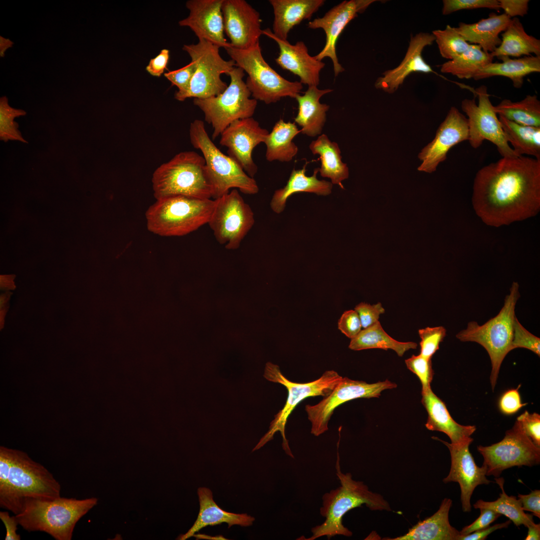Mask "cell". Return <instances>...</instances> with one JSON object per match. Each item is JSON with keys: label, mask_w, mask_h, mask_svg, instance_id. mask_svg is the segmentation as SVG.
<instances>
[{"label": "cell", "mask_w": 540, "mask_h": 540, "mask_svg": "<svg viewBox=\"0 0 540 540\" xmlns=\"http://www.w3.org/2000/svg\"><path fill=\"white\" fill-rule=\"evenodd\" d=\"M376 0H344L330 10L321 18H318L308 24L312 29L322 28L326 34V43L322 50L314 57L318 60L329 58L332 62L335 76L344 70L339 63L336 52V45L339 36L348 24L364 12Z\"/></svg>", "instance_id": "17"}, {"label": "cell", "mask_w": 540, "mask_h": 540, "mask_svg": "<svg viewBox=\"0 0 540 540\" xmlns=\"http://www.w3.org/2000/svg\"><path fill=\"white\" fill-rule=\"evenodd\" d=\"M13 44V42L10 39L0 36V56L1 57L4 56L6 50L12 47Z\"/></svg>", "instance_id": "59"}, {"label": "cell", "mask_w": 540, "mask_h": 540, "mask_svg": "<svg viewBox=\"0 0 540 540\" xmlns=\"http://www.w3.org/2000/svg\"><path fill=\"white\" fill-rule=\"evenodd\" d=\"M528 532L526 540H540V524L534 523L527 526Z\"/></svg>", "instance_id": "58"}, {"label": "cell", "mask_w": 540, "mask_h": 540, "mask_svg": "<svg viewBox=\"0 0 540 540\" xmlns=\"http://www.w3.org/2000/svg\"><path fill=\"white\" fill-rule=\"evenodd\" d=\"M474 92L478 98V104L475 98H465L461 102V108L468 116V140L470 146L478 148L486 140L496 145L502 158L518 156L506 140L487 87L480 86Z\"/></svg>", "instance_id": "15"}, {"label": "cell", "mask_w": 540, "mask_h": 540, "mask_svg": "<svg viewBox=\"0 0 540 540\" xmlns=\"http://www.w3.org/2000/svg\"><path fill=\"white\" fill-rule=\"evenodd\" d=\"M332 91L330 88L320 90L316 86H309L303 95L296 96L298 112L294 120L301 127L300 132L310 136L321 134L330 106L320 103V100Z\"/></svg>", "instance_id": "30"}, {"label": "cell", "mask_w": 540, "mask_h": 540, "mask_svg": "<svg viewBox=\"0 0 540 540\" xmlns=\"http://www.w3.org/2000/svg\"><path fill=\"white\" fill-rule=\"evenodd\" d=\"M198 494L200 502L198 518L188 532L180 535L178 540H186L206 526H214L224 522L228 524V528L236 524L242 526H248L252 524L254 520V517L246 514L229 512L220 508L214 500L212 492L209 488H199Z\"/></svg>", "instance_id": "26"}, {"label": "cell", "mask_w": 540, "mask_h": 540, "mask_svg": "<svg viewBox=\"0 0 540 540\" xmlns=\"http://www.w3.org/2000/svg\"><path fill=\"white\" fill-rule=\"evenodd\" d=\"M472 204L486 225L498 228L536 216L540 210V160L502 158L474 179Z\"/></svg>", "instance_id": "1"}, {"label": "cell", "mask_w": 540, "mask_h": 540, "mask_svg": "<svg viewBox=\"0 0 540 540\" xmlns=\"http://www.w3.org/2000/svg\"><path fill=\"white\" fill-rule=\"evenodd\" d=\"M194 71L195 64L191 61L180 68L164 73V76L172 85L178 88V90L176 92L181 94L188 89Z\"/></svg>", "instance_id": "47"}, {"label": "cell", "mask_w": 540, "mask_h": 540, "mask_svg": "<svg viewBox=\"0 0 540 540\" xmlns=\"http://www.w3.org/2000/svg\"><path fill=\"white\" fill-rule=\"evenodd\" d=\"M98 500L96 498H28L22 512L15 516L18 524L27 531L44 532L56 540H71L77 522Z\"/></svg>", "instance_id": "4"}, {"label": "cell", "mask_w": 540, "mask_h": 540, "mask_svg": "<svg viewBox=\"0 0 540 540\" xmlns=\"http://www.w3.org/2000/svg\"><path fill=\"white\" fill-rule=\"evenodd\" d=\"M318 172L319 168H316L313 174L308 176L306 174V165L302 169H294L286 184L275 191L270 204L272 210L276 214L281 213L285 208L287 200L295 193L306 192L319 196L330 194L332 184L325 180H319L317 178Z\"/></svg>", "instance_id": "31"}, {"label": "cell", "mask_w": 540, "mask_h": 540, "mask_svg": "<svg viewBox=\"0 0 540 540\" xmlns=\"http://www.w3.org/2000/svg\"><path fill=\"white\" fill-rule=\"evenodd\" d=\"M519 284L513 282L510 292L505 298L504 306L494 317L482 325L476 322L468 323L456 337L462 342H473L487 351L492 363L490 382L494 390L502 362L512 350L515 306L520 294Z\"/></svg>", "instance_id": "7"}, {"label": "cell", "mask_w": 540, "mask_h": 540, "mask_svg": "<svg viewBox=\"0 0 540 540\" xmlns=\"http://www.w3.org/2000/svg\"><path fill=\"white\" fill-rule=\"evenodd\" d=\"M478 452L484 458L486 476L498 478L506 469L540 464V448L536 446L516 420L500 442L489 446H479Z\"/></svg>", "instance_id": "13"}, {"label": "cell", "mask_w": 540, "mask_h": 540, "mask_svg": "<svg viewBox=\"0 0 540 540\" xmlns=\"http://www.w3.org/2000/svg\"><path fill=\"white\" fill-rule=\"evenodd\" d=\"M336 468L340 486L322 497V505L320 511L326 520L312 528V536L302 540H314L324 536L329 540L336 535L351 536L352 532L342 524L343 516L350 510L364 504L372 510H391L389 504L382 496L370 490L363 482L354 480L350 473L342 472L338 452Z\"/></svg>", "instance_id": "2"}, {"label": "cell", "mask_w": 540, "mask_h": 540, "mask_svg": "<svg viewBox=\"0 0 540 540\" xmlns=\"http://www.w3.org/2000/svg\"><path fill=\"white\" fill-rule=\"evenodd\" d=\"M511 20L504 13L492 12L488 18L473 24L460 22L456 28L469 44L478 45L484 51L492 53L500 45L499 34L505 30Z\"/></svg>", "instance_id": "28"}, {"label": "cell", "mask_w": 540, "mask_h": 540, "mask_svg": "<svg viewBox=\"0 0 540 540\" xmlns=\"http://www.w3.org/2000/svg\"><path fill=\"white\" fill-rule=\"evenodd\" d=\"M152 181L156 200L174 196L212 198L205 160L194 151L180 152L160 165Z\"/></svg>", "instance_id": "6"}, {"label": "cell", "mask_w": 540, "mask_h": 540, "mask_svg": "<svg viewBox=\"0 0 540 540\" xmlns=\"http://www.w3.org/2000/svg\"><path fill=\"white\" fill-rule=\"evenodd\" d=\"M524 510L532 512L533 515L540 518V490H534L528 494H518Z\"/></svg>", "instance_id": "55"}, {"label": "cell", "mask_w": 540, "mask_h": 540, "mask_svg": "<svg viewBox=\"0 0 540 540\" xmlns=\"http://www.w3.org/2000/svg\"><path fill=\"white\" fill-rule=\"evenodd\" d=\"M309 148L314 154L320 156L321 166L319 172L321 176L330 178L332 184H338L344 189L342 182L348 178L349 170L347 164L342 161L338 144L322 134L311 142Z\"/></svg>", "instance_id": "34"}, {"label": "cell", "mask_w": 540, "mask_h": 540, "mask_svg": "<svg viewBox=\"0 0 540 540\" xmlns=\"http://www.w3.org/2000/svg\"><path fill=\"white\" fill-rule=\"evenodd\" d=\"M497 114L517 124L540 127V101L536 95H527L522 100H503L494 106Z\"/></svg>", "instance_id": "39"}, {"label": "cell", "mask_w": 540, "mask_h": 540, "mask_svg": "<svg viewBox=\"0 0 540 540\" xmlns=\"http://www.w3.org/2000/svg\"><path fill=\"white\" fill-rule=\"evenodd\" d=\"M516 420L534 444L540 448V415L526 410L517 418Z\"/></svg>", "instance_id": "48"}, {"label": "cell", "mask_w": 540, "mask_h": 540, "mask_svg": "<svg viewBox=\"0 0 540 540\" xmlns=\"http://www.w3.org/2000/svg\"><path fill=\"white\" fill-rule=\"evenodd\" d=\"M510 523L511 520H510L502 523L496 524L490 526H488L467 535H461L460 540H484L493 532L497 530L507 528Z\"/></svg>", "instance_id": "57"}, {"label": "cell", "mask_w": 540, "mask_h": 540, "mask_svg": "<svg viewBox=\"0 0 540 540\" xmlns=\"http://www.w3.org/2000/svg\"><path fill=\"white\" fill-rule=\"evenodd\" d=\"M422 403L428 414L425 424L428 430L446 434L452 444H458L466 440L476 431L474 426H464L457 423L452 418L446 404L433 392L431 388L422 391Z\"/></svg>", "instance_id": "25"}, {"label": "cell", "mask_w": 540, "mask_h": 540, "mask_svg": "<svg viewBox=\"0 0 540 540\" xmlns=\"http://www.w3.org/2000/svg\"><path fill=\"white\" fill-rule=\"evenodd\" d=\"M338 328L347 337L352 339L362 330L358 313L354 310L345 311L338 321Z\"/></svg>", "instance_id": "50"}, {"label": "cell", "mask_w": 540, "mask_h": 540, "mask_svg": "<svg viewBox=\"0 0 540 540\" xmlns=\"http://www.w3.org/2000/svg\"><path fill=\"white\" fill-rule=\"evenodd\" d=\"M300 132V130L295 123L286 122L282 119L278 121L264 142L266 160L269 162L292 160L298 152V148L292 140Z\"/></svg>", "instance_id": "35"}, {"label": "cell", "mask_w": 540, "mask_h": 540, "mask_svg": "<svg viewBox=\"0 0 540 540\" xmlns=\"http://www.w3.org/2000/svg\"><path fill=\"white\" fill-rule=\"evenodd\" d=\"M26 112L20 109L11 107L6 96L0 98V138L5 142L8 140H18L24 143L27 141L18 130V124L14 121L16 117L25 116Z\"/></svg>", "instance_id": "42"}, {"label": "cell", "mask_w": 540, "mask_h": 540, "mask_svg": "<svg viewBox=\"0 0 540 540\" xmlns=\"http://www.w3.org/2000/svg\"><path fill=\"white\" fill-rule=\"evenodd\" d=\"M226 75L230 77V83L223 92L208 98L194 99V104L204 112L205 120L214 129L212 140L234 122L252 117L257 106V100L250 98L251 93L243 80L244 70L236 66Z\"/></svg>", "instance_id": "11"}, {"label": "cell", "mask_w": 540, "mask_h": 540, "mask_svg": "<svg viewBox=\"0 0 540 540\" xmlns=\"http://www.w3.org/2000/svg\"><path fill=\"white\" fill-rule=\"evenodd\" d=\"M520 385L515 389H511L505 392L501 396L498 402V406L502 412L505 414H512L518 412L520 408L527 404H522L518 389Z\"/></svg>", "instance_id": "51"}, {"label": "cell", "mask_w": 540, "mask_h": 540, "mask_svg": "<svg viewBox=\"0 0 540 540\" xmlns=\"http://www.w3.org/2000/svg\"><path fill=\"white\" fill-rule=\"evenodd\" d=\"M467 118L456 107L452 106L438 127L434 139L418 155L422 162L418 170L428 173L436 171L438 164L446 158L454 146L468 140Z\"/></svg>", "instance_id": "21"}, {"label": "cell", "mask_w": 540, "mask_h": 540, "mask_svg": "<svg viewBox=\"0 0 540 540\" xmlns=\"http://www.w3.org/2000/svg\"><path fill=\"white\" fill-rule=\"evenodd\" d=\"M442 14L448 15L464 10L486 8L500 10L498 0H444Z\"/></svg>", "instance_id": "46"}, {"label": "cell", "mask_w": 540, "mask_h": 540, "mask_svg": "<svg viewBox=\"0 0 540 540\" xmlns=\"http://www.w3.org/2000/svg\"><path fill=\"white\" fill-rule=\"evenodd\" d=\"M224 0H190L186 2L188 16L180 20V26L189 27L198 40H204L225 49L231 46L224 36L222 12Z\"/></svg>", "instance_id": "22"}, {"label": "cell", "mask_w": 540, "mask_h": 540, "mask_svg": "<svg viewBox=\"0 0 540 540\" xmlns=\"http://www.w3.org/2000/svg\"><path fill=\"white\" fill-rule=\"evenodd\" d=\"M262 34L277 43L280 52L275 60L280 66L298 76L302 84L308 86L318 85L320 72L325 64L310 54L304 42L298 41L292 44L287 40L276 36L269 28L262 30Z\"/></svg>", "instance_id": "23"}, {"label": "cell", "mask_w": 540, "mask_h": 540, "mask_svg": "<svg viewBox=\"0 0 540 540\" xmlns=\"http://www.w3.org/2000/svg\"><path fill=\"white\" fill-rule=\"evenodd\" d=\"M498 58L502 62L489 63L480 68L472 78L480 80L502 76L510 79L513 86L519 88L522 86L526 76L540 72V56H530L514 58L502 56Z\"/></svg>", "instance_id": "32"}, {"label": "cell", "mask_w": 540, "mask_h": 540, "mask_svg": "<svg viewBox=\"0 0 540 540\" xmlns=\"http://www.w3.org/2000/svg\"><path fill=\"white\" fill-rule=\"evenodd\" d=\"M8 478L0 481V506L16 515L28 498L54 500L60 497V485L44 466L21 450L8 448Z\"/></svg>", "instance_id": "3"}, {"label": "cell", "mask_w": 540, "mask_h": 540, "mask_svg": "<svg viewBox=\"0 0 540 540\" xmlns=\"http://www.w3.org/2000/svg\"><path fill=\"white\" fill-rule=\"evenodd\" d=\"M444 443L448 448L451 456V466L448 476L443 480L444 483L456 482L460 486V500L462 510H471L470 498L476 488L480 484H488L492 482L486 477L484 466H478L470 452L469 446L473 439L470 437L458 443L452 444L433 437Z\"/></svg>", "instance_id": "19"}, {"label": "cell", "mask_w": 540, "mask_h": 540, "mask_svg": "<svg viewBox=\"0 0 540 540\" xmlns=\"http://www.w3.org/2000/svg\"><path fill=\"white\" fill-rule=\"evenodd\" d=\"M264 376L270 382L280 384L288 390V397L284 408L275 415L270 424L269 430L253 448L252 452L262 447L272 440L274 434L280 432L282 438V447L287 455L294 456L285 434L288 419L295 408L302 401L309 397L328 396L342 378L334 370H326L318 379L306 383H298L286 378L281 372L278 366L270 362L266 363Z\"/></svg>", "instance_id": "9"}, {"label": "cell", "mask_w": 540, "mask_h": 540, "mask_svg": "<svg viewBox=\"0 0 540 540\" xmlns=\"http://www.w3.org/2000/svg\"><path fill=\"white\" fill-rule=\"evenodd\" d=\"M190 138L193 146L202 154L214 200L228 193L232 188H238L246 194L258 192V186L254 179L214 144L202 120H196L190 124Z\"/></svg>", "instance_id": "8"}, {"label": "cell", "mask_w": 540, "mask_h": 540, "mask_svg": "<svg viewBox=\"0 0 540 540\" xmlns=\"http://www.w3.org/2000/svg\"><path fill=\"white\" fill-rule=\"evenodd\" d=\"M0 518L6 528L5 540H20V536L16 532L18 523L16 516H10L8 512L0 511Z\"/></svg>", "instance_id": "56"}, {"label": "cell", "mask_w": 540, "mask_h": 540, "mask_svg": "<svg viewBox=\"0 0 540 540\" xmlns=\"http://www.w3.org/2000/svg\"><path fill=\"white\" fill-rule=\"evenodd\" d=\"M434 40L432 33L420 32L412 36L403 60L398 66L385 71L382 76L378 78L375 82V87L392 94L411 73L434 72L430 66L424 60L422 52L425 47L432 45Z\"/></svg>", "instance_id": "24"}, {"label": "cell", "mask_w": 540, "mask_h": 540, "mask_svg": "<svg viewBox=\"0 0 540 540\" xmlns=\"http://www.w3.org/2000/svg\"><path fill=\"white\" fill-rule=\"evenodd\" d=\"M226 50L236 66L248 74L246 84L253 98L266 104L282 98H294L302 89L300 82L289 81L276 72L262 56L260 44L246 50L230 46Z\"/></svg>", "instance_id": "10"}, {"label": "cell", "mask_w": 540, "mask_h": 540, "mask_svg": "<svg viewBox=\"0 0 540 540\" xmlns=\"http://www.w3.org/2000/svg\"><path fill=\"white\" fill-rule=\"evenodd\" d=\"M268 134L253 118H245L230 124L221 134L220 144L227 148L228 156L254 178L258 167L252 158V151L264 142Z\"/></svg>", "instance_id": "18"}, {"label": "cell", "mask_w": 540, "mask_h": 540, "mask_svg": "<svg viewBox=\"0 0 540 540\" xmlns=\"http://www.w3.org/2000/svg\"><path fill=\"white\" fill-rule=\"evenodd\" d=\"M494 480L502 490L500 497L493 502H486L480 500L474 504V508L476 509H490L504 514L516 526L523 524L527 527L534 523L533 515L524 512L519 500L514 496H508L505 492L504 488V478L498 477L495 478Z\"/></svg>", "instance_id": "40"}, {"label": "cell", "mask_w": 540, "mask_h": 540, "mask_svg": "<svg viewBox=\"0 0 540 540\" xmlns=\"http://www.w3.org/2000/svg\"><path fill=\"white\" fill-rule=\"evenodd\" d=\"M198 40L196 44L182 47L194 63L195 71L188 89L183 93H175L174 98L180 101L190 98H208L222 94L228 86L221 75L228 74L236 66L234 60L222 58L220 47L206 40Z\"/></svg>", "instance_id": "12"}, {"label": "cell", "mask_w": 540, "mask_h": 540, "mask_svg": "<svg viewBox=\"0 0 540 540\" xmlns=\"http://www.w3.org/2000/svg\"><path fill=\"white\" fill-rule=\"evenodd\" d=\"M480 514L472 523L462 528L460 532L462 536L471 534L475 531L486 528L501 516L498 514L490 509H480Z\"/></svg>", "instance_id": "52"}, {"label": "cell", "mask_w": 540, "mask_h": 540, "mask_svg": "<svg viewBox=\"0 0 540 540\" xmlns=\"http://www.w3.org/2000/svg\"><path fill=\"white\" fill-rule=\"evenodd\" d=\"M215 200L174 196L156 200L146 212V226L162 236L186 235L208 224Z\"/></svg>", "instance_id": "5"}, {"label": "cell", "mask_w": 540, "mask_h": 540, "mask_svg": "<svg viewBox=\"0 0 540 540\" xmlns=\"http://www.w3.org/2000/svg\"><path fill=\"white\" fill-rule=\"evenodd\" d=\"M501 43L490 53L494 58L502 56L520 58L532 56H540V40L528 34L518 18L511 22L501 34Z\"/></svg>", "instance_id": "33"}, {"label": "cell", "mask_w": 540, "mask_h": 540, "mask_svg": "<svg viewBox=\"0 0 540 540\" xmlns=\"http://www.w3.org/2000/svg\"><path fill=\"white\" fill-rule=\"evenodd\" d=\"M500 9L510 18L523 16L528 14V0H498Z\"/></svg>", "instance_id": "53"}, {"label": "cell", "mask_w": 540, "mask_h": 540, "mask_svg": "<svg viewBox=\"0 0 540 540\" xmlns=\"http://www.w3.org/2000/svg\"><path fill=\"white\" fill-rule=\"evenodd\" d=\"M493 59L490 53L484 51L480 46L470 44L464 52L442 64L440 72L460 79H470Z\"/></svg>", "instance_id": "38"}, {"label": "cell", "mask_w": 540, "mask_h": 540, "mask_svg": "<svg viewBox=\"0 0 540 540\" xmlns=\"http://www.w3.org/2000/svg\"><path fill=\"white\" fill-rule=\"evenodd\" d=\"M417 346V344L414 342H400L394 339L384 330L378 321L374 325L362 330L356 336L351 339L348 348L354 350L391 349L399 356H402L407 350L416 349Z\"/></svg>", "instance_id": "37"}, {"label": "cell", "mask_w": 540, "mask_h": 540, "mask_svg": "<svg viewBox=\"0 0 540 540\" xmlns=\"http://www.w3.org/2000/svg\"><path fill=\"white\" fill-rule=\"evenodd\" d=\"M215 200L208 224L218 243L236 250L254 224L252 210L236 189Z\"/></svg>", "instance_id": "14"}, {"label": "cell", "mask_w": 540, "mask_h": 540, "mask_svg": "<svg viewBox=\"0 0 540 540\" xmlns=\"http://www.w3.org/2000/svg\"><path fill=\"white\" fill-rule=\"evenodd\" d=\"M498 119L506 140L517 156L527 154L540 160V127L520 124L500 116Z\"/></svg>", "instance_id": "36"}, {"label": "cell", "mask_w": 540, "mask_h": 540, "mask_svg": "<svg viewBox=\"0 0 540 540\" xmlns=\"http://www.w3.org/2000/svg\"><path fill=\"white\" fill-rule=\"evenodd\" d=\"M405 363L408 368L419 378L422 385V391L431 388L430 382L434 376L431 359L426 358L420 354L412 355L405 360Z\"/></svg>", "instance_id": "44"}, {"label": "cell", "mask_w": 540, "mask_h": 540, "mask_svg": "<svg viewBox=\"0 0 540 540\" xmlns=\"http://www.w3.org/2000/svg\"><path fill=\"white\" fill-rule=\"evenodd\" d=\"M396 386V384L388 380L368 384L342 378L334 390L320 402L315 405L306 406L305 410L311 423V434L318 436L326 432L334 410L342 404L358 398H378L383 390Z\"/></svg>", "instance_id": "16"}, {"label": "cell", "mask_w": 540, "mask_h": 540, "mask_svg": "<svg viewBox=\"0 0 540 540\" xmlns=\"http://www.w3.org/2000/svg\"><path fill=\"white\" fill-rule=\"evenodd\" d=\"M446 330L442 326L426 327L418 330L420 338V354L431 359L439 349V345L446 336Z\"/></svg>", "instance_id": "43"}, {"label": "cell", "mask_w": 540, "mask_h": 540, "mask_svg": "<svg viewBox=\"0 0 540 540\" xmlns=\"http://www.w3.org/2000/svg\"><path fill=\"white\" fill-rule=\"evenodd\" d=\"M14 276H0V283L1 286L9 288L10 286H12L13 282L12 279Z\"/></svg>", "instance_id": "60"}, {"label": "cell", "mask_w": 540, "mask_h": 540, "mask_svg": "<svg viewBox=\"0 0 540 540\" xmlns=\"http://www.w3.org/2000/svg\"><path fill=\"white\" fill-rule=\"evenodd\" d=\"M452 504L450 499L445 498L438 510L431 516L418 522L406 534L388 540H460V532L449 522L448 514Z\"/></svg>", "instance_id": "29"}, {"label": "cell", "mask_w": 540, "mask_h": 540, "mask_svg": "<svg viewBox=\"0 0 540 540\" xmlns=\"http://www.w3.org/2000/svg\"><path fill=\"white\" fill-rule=\"evenodd\" d=\"M324 0H270L274 20L272 32L287 40L290 32L302 20H310L324 4Z\"/></svg>", "instance_id": "27"}, {"label": "cell", "mask_w": 540, "mask_h": 540, "mask_svg": "<svg viewBox=\"0 0 540 540\" xmlns=\"http://www.w3.org/2000/svg\"><path fill=\"white\" fill-rule=\"evenodd\" d=\"M170 59V52L167 49H162L158 54L150 60L146 66V70L151 75L160 76L167 69Z\"/></svg>", "instance_id": "54"}, {"label": "cell", "mask_w": 540, "mask_h": 540, "mask_svg": "<svg viewBox=\"0 0 540 540\" xmlns=\"http://www.w3.org/2000/svg\"><path fill=\"white\" fill-rule=\"evenodd\" d=\"M222 12L224 32L232 47L240 50L260 44L262 34L259 12L244 0H224Z\"/></svg>", "instance_id": "20"}, {"label": "cell", "mask_w": 540, "mask_h": 540, "mask_svg": "<svg viewBox=\"0 0 540 540\" xmlns=\"http://www.w3.org/2000/svg\"><path fill=\"white\" fill-rule=\"evenodd\" d=\"M540 339L526 330L516 316L514 322L512 350L516 348L528 349L540 356Z\"/></svg>", "instance_id": "45"}, {"label": "cell", "mask_w": 540, "mask_h": 540, "mask_svg": "<svg viewBox=\"0 0 540 540\" xmlns=\"http://www.w3.org/2000/svg\"><path fill=\"white\" fill-rule=\"evenodd\" d=\"M442 56L453 60L464 52L470 44L458 32L456 28L447 25L444 30L432 32Z\"/></svg>", "instance_id": "41"}, {"label": "cell", "mask_w": 540, "mask_h": 540, "mask_svg": "<svg viewBox=\"0 0 540 540\" xmlns=\"http://www.w3.org/2000/svg\"><path fill=\"white\" fill-rule=\"evenodd\" d=\"M360 318L362 328H368L378 321L380 316L385 312V310L382 304H370L365 302H360L354 308Z\"/></svg>", "instance_id": "49"}]
</instances>
